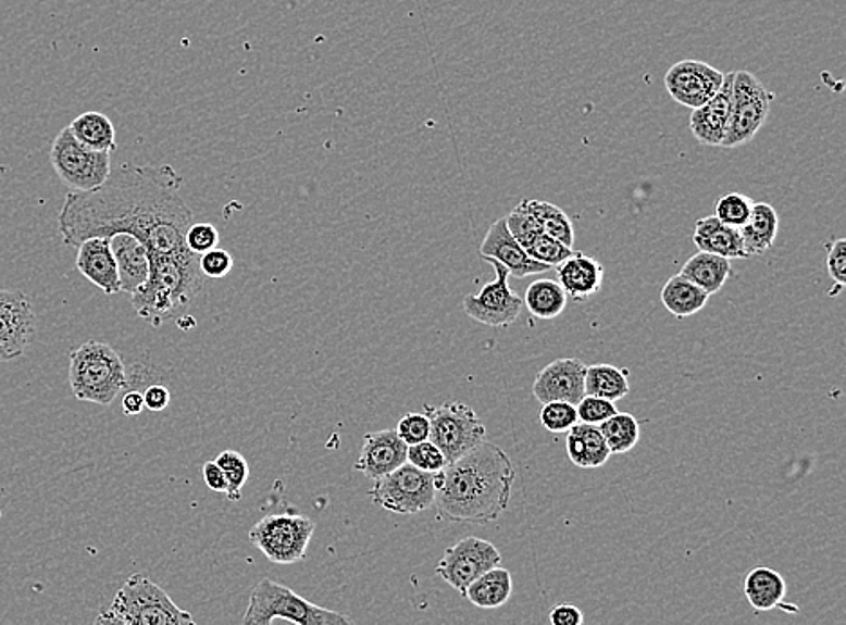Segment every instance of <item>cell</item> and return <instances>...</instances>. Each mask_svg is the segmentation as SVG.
<instances>
[{"instance_id": "cell-1", "label": "cell", "mask_w": 846, "mask_h": 625, "mask_svg": "<svg viewBox=\"0 0 846 625\" xmlns=\"http://www.w3.org/2000/svg\"><path fill=\"white\" fill-rule=\"evenodd\" d=\"M181 186L183 177L170 164H122L98 188L67 193L59 215L60 235L71 248L90 237L127 233L150 254L186 252L194 213L181 197Z\"/></svg>"}, {"instance_id": "cell-2", "label": "cell", "mask_w": 846, "mask_h": 625, "mask_svg": "<svg viewBox=\"0 0 846 625\" xmlns=\"http://www.w3.org/2000/svg\"><path fill=\"white\" fill-rule=\"evenodd\" d=\"M514 478L517 471L511 458L484 440L435 473L434 504L446 520L487 525L508 510Z\"/></svg>"}, {"instance_id": "cell-3", "label": "cell", "mask_w": 846, "mask_h": 625, "mask_svg": "<svg viewBox=\"0 0 846 625\" xmlns=\"http://www.w3.org/2000/svg\"><path fill=\"white\" fill-rule=\"evenodd\" d=\"M202 285L204 274L196 252L150 254L149 279L133 295L134 311L158 328L166 321L177 320L181 312L196 300Z\"/></svg>"}, {"instance_id": "cell-4", "label": "cell", "mask_w": 846, "mask_h": 625, "mask_svg": "<svg viewBox=\"0 0 846 625\" xmlns=\"http://www.w3.org/2000/svg\"><path fill=\"white\" fill-rule=\"evenodd\" d=\"M96 624L196 625V621L152 578L134 573L120 588L112 604L101 611Z\"/></svg>"}, {"instance_id": "cell-5", "label": "cell", "mask_w": 846, "mask_h": 625, "mask_svg": "<svg viewBox=\"0 0 846 625\" xmlns=\"http://www.w3.org/2000/svg\"><path fill=\"white\" fill-rule=\"evenodd\" d=\"M70 384L82 402L111 405L128 386L127 370L111 345L90 339L71 352Z\"/></svg>"}, {"instance_id": "cell-6", "label": "cell", "mask_w": 846, "mask_h": 625, "mask_svg": "<svg viewBox=\"0 0 846 625\" xmlns=\"http://www.w3.org/2000/svg\"><path fill=\"white\" fill-rule=\"evenodd\" d=\"M275 621L297 625H347L349 616L312 604L284 584L262 578L249 597L244 625H270Z\"/></svg>"}, {"instance_id": "cell-7", "label": "cell", "mask_w": 846, "mask_h": 625, "mask_svg": "<svg viewBox=\"0 0 846 625\" xmlns=\"http://www.w3.org/2000/svg\"><path fill=\"white\" fill-rule=\"evenodd\" d=\"M424 415L430 421L428 440L439 447L448 463L456 462L486 440V426L471 405L462 402H446L439 408L424 405Z\"/></svg>"}, {"instance_id": "cell-8", "label": "cell", "mask_w": 846, "mask_h": 625, "mask_svg": "<svg viewBox=\"0 0 846 625\" xmlns=\"http://www.w3.org/2000/svg\"><path fill=\"white\" fill-rule=\"evenodd\" d=\"M51 164L54 174L70 191H90L105 183L111 175V152L84 147L65 126L51 145Z\"/></svg>"}, {"instance_id": "cell-9", "label": "cell", "mask_w": 846, "mask_h": 625, "mask_svg": "<svg viewBox=\"0 0 846 625\" xmlns=\"http://www.w3.org/2000/svg\"><path fill=\"white\" fill-rule=\"evenodd\" d=\"M314 521L300 514H270L249 530V541L275 564L300 563L308 555Z\"/></svg>"}, {"instance_id": "cell-10", "label": "cell", "mask_w": 846, "mask_h": 625, "mask_svg": "<svg viewBox=\"0 0 846 625\" xmlns=\"http://www.w3.org/2000/svg\"><path fill=\"white\" fill-rule=\"evenodd\" d=\"M772 100L774 95L763 87L755 74L749 71L735 73L730 125L720 148H738L751 141L768 120Z\"/></svg>"}, {"instance_id": "cell-11", "label": "cell", "mask_w": 846, "mask_h": 625, "mask_svg": "<svg viewBox=\"0 0 846 625\" xmlns=\"http://www.w3.org/2000/svg\"><path fill=\"white\" fill-rule=\"evenodd\" d=\"M372 503L394 514H419L435 503V474L402 463L371 489Z\"/></svg>"}, {"instance_id": "cell-12", "label": "cell", "mask_w": 846, "mask_h": 625, "mask_svg": "<svg viewBox=\"0 0 846 625\" xmlns=\"http://www.w3.org/2000/svg\"><path fill=\"white\" fill-rule=\"evenodd\" d=\"M502 564V555L493 542L481 537H464L453 547L446 548L435 572L451 588L464 595L473 580Z\"/></svg>"}, {"instance_id": "cell-13", "label": "cell", "mask_w": 846, "mask_h": 625, "mask_svg": "<svg viewBox=\"0 0 846 625\" xmlns=\"http://www.w3.org/2000/svg\"><path fill=\"white\" fill-rule=\"evenodd\" d=\"M484 260L492 263L495 268V279L492 284L484 285L481 292L465 296L462 301L464 312L471 320L478 321L482 325L495 326V328L513 325L524 311V300L509 289L511 274L508 268L493 258H484Z\"/></svg>"}, {"instance_id": "cell-14", "label": "cell", "mask_w": 846, "mask_h": 625, "mask_svg": "<svg viewBox=\"0 0 846 625\" xmlns=\"http://www.w3.org/2000/svg\"><path fill=\"white\" fill-rule=\"evenodd\" d=\"M37 328L32 301L21 290H0V363L24 355Z\"/></svg>"}, {"instance_id": "cell-15", "label": "cell", "mask_w": 846, "mask_h": 625, "mask_svg": "<svg viewBox=\"0 0 846 625\" xmlns=\"http://www.w3.org/2000/svg\"><path fill=\"white\" fill-rule=\"evenodd\" d=\"M724 73L706 62L683 60L664 76L668 95L688 109H698L711 100L724 84Z\"/></svg>"}, {"instance_id": "cell-16", "label": "cell", "mask_w": 846, "mask_h": 625, "mask_svg": "<svg viewBox=\"0 0 846 625\" xmlns=\"http://www.w3.org/2000/svg\"><path fill=\"white\" fill-rule=\"evenodd\" d=\"M585 374L587 364L580 359H556L536 375L533 395L539 404L561 400L576 405L585 397Z\"/></svg>"}, {"instance_id": "cell-17", "label": "cell", "mask_w": 846, "mask_h": 625, "mask_svg": "<svg viewBox=\"0 0 846 625\" xmlns=\"http://www.w3.org/2000/svg\"><path fill=\"white\" fill-rule=\"evenodd\" d=\"M481 257L493 258V260L502 263L503 267L508 268L509 274H513L517 278L549 273L552 268L547 263L538 262L525 252V249L517 242V238L509 232L506 216L493 222L492 227L487 229L486 237L481 243Z\"/></svg>"}, {"instance_id": "cell-18", "label": "cell", "mask_w": 846, "mask_h": 625, "mask_svg": "<svg viewBox=\"0 0 846 625\" xmlns=\"http://www.w3.org/2000/svg\"><path fill=\"white\" fill-rule=\"evenodd\" d=\"M408 446L399 438L396 429L366 433L363 437L360 460L356 462V471L365 478L376 482L383 478L402 463H407Z\"/></svg>"}, {"instance_id": "cell-19", "label": "cell", "mask_w": 846, "mask_h": 625, "mask_svg": "<svg viewBox=\"0 0 846 625\" xmlns=\"http://www.w3.org/2000/svg\"><path fill=\"white\" fill-rule=\"evenodd\" d=\"M76 268L105 295H120V274L109 237H90L78 246Z\"/></svg>"}, {"instance_id": "cell-20", "label": "cell", "mask_w": 846, "mask_h": 625, "mask_svg": "<svg viewBox=\"0 0 846 625\" xmlns=\"http://www.w3.org/2000/svg\"><path fill=\"white\" fill-rule=\"evenodd\" d=\"M735 73L725 74L724 84L719 92L706 101L702 107L693 109L689 128L698 142L706 147H720L730 125L731 95H733Z\"/></svg>"}, {"instance_id": "cell-21", "label": "cell", "mask_w": 846, "mask_h": 625, "mask_svg": "<svg viewBox=\"0 0 846 625\" xmlns=\"http://www.w3.org/2000/svg\"><path fill=\"white\" fill-rule=\"evenodd\" d=\"M112 254L116 258L117 274L122 292L133 296L144 287L150 274V251L141 240L127 235L116 233L109 237Z\"/></svg>"}, {"instance_id": "cell-22", "label": "cell", "mask_w": 846, "mask_h": 625, "mask_svg": "<svg viewBox=\"0 0 846 625\" xmlns=\"http://www.w3.org/2000/svg\"><path fill=\"white\" fill-rule=\"evenodd\" d=\"M558 284L563 287L567 296L574 301H585L598 295L604 285L605 268L596 258L583 252H572L571 257L556 267Z\"/></svg>"}, {"instance_id": "cell-23", "label": "cell", "mask_w": 846, "mask_h": 625, "mask_svg": "<svg viewBox=\"0 0 846 625\" xmlns=\"http://www.w3.org/2000/svg\"><path fill=\"white\" fill-rule=\"evenodd\" d=\"M744 593L749 604L757 611H772L783 608L787 613H798L794 605L783 604L787 595L785 578L768 566L752 567L744 578Z\"/></svg>"}, {"instance_id": "cell-24", "label": "cell", "mask_w": 846, "mask_h": 625, "mask_svg": "<svg viewBox=\"0 0 846 625\" xmlns=\"http://www.w3.org/2000/svg\"><path fill=\"white\" fill-rule=\"evenodd\" d=\"M567 454L576 467L599 468L612 457L599 426L577 422L567 432Z\"/></svg>"}, {"instance_id": "cell-25", "label": "cell", "mask_w": 846, "mask_h": 625, "mask_svg": "<svg viewBox=\"0 0 846 625\" xmlns=\"http://www.w3.org/2000/svg\"><path fill=\"white\" fill-rule=\"evenodd\" d=\"M693 242L698 251L713 252L727 260L747 257L744 240H742L741 229L731 227L724 222H720L717 216H704L695 224L693 233Z\"/></svg>"}, {"instance_id": "cell-26", "label": "cell", "mask_w": 846, "mask_h": 625, "mask_svg": "<svg viewBox=\"0 0 846 625\" xmlns=\"http://www.w3.org/2000/svg\"><path fill=\"white\" fill-rule=\"evenodd\" d=\"M513 595V575L506 567L495 566L465 589L464 597L481 610H497Z\"/></svg>"}, {"instance_id": "cell-27", "label": "cell", "mask_w": 846, "mask_h": 625, "mask_svg": "<svg viewBox=\"0 0 846 625\" xmlns=\"http://www.w3.org/2000/svg\"><path fill=\"white\" fill-rule=\"evenodd\" d=\"M777 213L768 202H755L751 216L741 227L742 240L747 257H758L772 248L777 237Z\"/></svg>"}, {"instance_id": "cell-28", "label": "cell", "mask_w": 846, "mask_h": 625, "mask_svg": "<svg viewBox=\"0 0 846 625\" xmlns=\"http://www.w3.org/2000/svg\"><path fill=\"white\" fill-rule=\"evenodd\" d=\"M681 274L711 296L722 290L725 282L733 274V268L727 258L719 257L713 252L698 251L684 263Z\"/></svg>"}, {"instance_id": "cell-29", "label": "cell", "mask_w": 846, "mask_h": 625, "mask_svg": "<svg viewBox=\"0 0 846 625\" xmlns=\"http://www.w3.org/2000/svg\"><path fill=\"white\" fill-rule=\"evenodd\" d=\"M661 301L670 314L675 315L677 320H684L702 311L704 307L708 305L709 295L679 273L662 287Z\"/></svg>"}, {"instance_id": "cell-30", "label": "cell", "mask_w": 846, "mask_h": 625, "mask_svg": "<svg viewBox=\"0 0 846 625\" xmlns=\"http://www.w3.org/2000/svg\"><path fill=\"white\" fill-rule=\"evenodd\" d=\"M70 130L84 147L100 152H114L117 148L116 128L111 117L101 112H85L71 123Z\"/></svg>"}, {"instance_id": "cell-31", "label": "cell", "mask_w": 846, "mask_h": 625, "mask_svg": "<svg viewBox=\"0 0 846 625\" xmlns=\"http://www.w3.org/2000/svg\"><path fill=\"white\" fill-rule=\"evenodd\" d=\"M630 393V372L618 368L614 364H593L587 366L585 374V395H594L601 399H624Z\"/></svg>"}, {"instance_id": "cell-32", "label": "cell", "mask_w": 846, "mask_h": 625, "mask_svg": "<svg viewBox=\"0 0 846 625\" xmlns=\"http://www.w3.org/2000/svg\"><path fill=\"white\" fill-rule=\"evenodd\" d=\"M565 290L555 279H536L525 290L524 305L538 320H555L567 307Z\"/></svg>"}, {"instance_id": "cell-33", "label": "cell", "mask_w": 846, "mask_h": 625, "mask_svg": "<svg viewBox=\"0 0 846 625\" xmlns=\"http://www.w3.org/2000/svg\"><path fill=\"white\" fill-rule=\"evenodd\" d=\"M520 205L535 218L545 235L556 238L567 248L574 246V227L571 218L561 208L544 200H522Z\"/></svg>"}, {"instance_id": "cell-34", "label": "cell", "mask_w": 846, "mask_h": 625, "mask_svg": "<svg viewBox=\"0 0 846 625\" xmlns=\"http://www.w3.org/2000/svg\"><path fill=\"white\" fill-rule=\"evenodd\" d=\"M599 429L604 433L605 441L609 446L612 454H624L637 446L639 441L640 429L639 422L630 413H615L609 421L599 424Z\"/></svg>"}, {"instance_id": "cell-35", "label": "cell", "mask_w": 846, "mask_h": 625, "mask_svg": "<svg viewBox=\"0 0 846 625\" xmlns=\"http://www.w3.org/2000/svg\"><path fill=\"white\" fill-rule=\"evenodd\" d=\"M752 205H755V200L751 197L733 191V193L722 195L714 202V216L727 226L741 229L746 224L747 218L751 216Z\"/></svg>"}, {"instance_id": "cell-36", "label": "cell", "mask_w": 846, "mask_h": 625, "mask_svg": "<svg viewBox=\"0 0 846 625\" xmlns=\"http://www.w3.org/2000/svg\"><path fill=\"white\" fill-rule=\"evenodd\" d=\"M219 467L223 468L226 482H228V495L229 500L238 501L242 496L244 485L248 484L249 478V465L246 462V458L237 451H224L215 458Z\"/></svg>"}, {"instance_id": "cell-37", "label": "cell", "mask_w": 846, "mask_h": 625, "mask_svg": "<svg viewBox=\"0 0 846 625\" xmlns=\"http://www.w3.org/2000/svg\"><path fill=\"white\" fill-rule=\"evenodd\" d=\"M539 422L547 432L556 433V435L567 433L580 422L577 421L576 405L571 404V402H561V400L542 404Z\"/></svg>"}, {"instance_id": "cell-38", "label": "cell", "mask_w": 846, "mask_h": 625, "mask_svg": "<svg viewBox=\"0 0 846 625\" xmlns=\"http://www.w3.org/2000/svg\"><path fill=\"white\" fill-rule=\"evenodd\" d=\"M525 252H527L531 258L538 260V262L547 263V265L555 268L558 267L565 258L571 257L574 251H572V248H567L563 243L558 242L556 238L549 237V235H545V233H539V235H536L535 240L525 248Z\"/></svg>"}, {"instance_id": "cell-39", "label": "cell", "mask_w": 846, "mask_h": 625, "mask_svg": "<svg viewBox=\"0 0 846 625\" xmlns=\"http://www.w3.org/2000/svg\"><path fill=\"white\" fill-rule=\"evenodd\" d=\"M407 462L413 467L426 471V473H439L448 465L445 454L440 452L439 447L430 440L419 441L413 446H408Z\"/></svg>"}, {"instance_id": "cell-40", "label": "cell", "mask_w": 846, "mask_h": 625, "mask_svg": "<svg viewBox=\"0 0 846 625\" xmlns=\"http://www.w3.org/2000/svg\"><path fill=\"white\" fill-rule=\"evenodd\" d=\"M577 421L585 422V424H594L599 426L605 421H609L610 416L618 413L615 402L612 400L601 399V397H594V395H585L576 404Z\"/></svg>"}, {"instance_id": "cell-41", "label": "cell", "mask_w": 846, "mask_h": 625, "mask_svg": "<svg viewBox=\"0 0 846 625\" xmlns=\"http://www.w3.org/2000/svg\"><path fill=\"white\" fill-rule=\"evenodd\" d=\"M826 271L834 282V287L829 290L831 298H836L846 285V240L836 238L834 242L829 243V254H826Z\"/></svg>"}, {"instance_id": "cell-42", "label": "cell", "mask_w": 846, "mask_h": 625, "mask_svg": "<svg viewBox=\"0 0 846 625\" xmlns=\"http://www.w3.org/2000/svg\"><path fill=\"white\" fill-rule=\"evenodd\" d=\"M219 240H221V235H219L217 227L208 224V222L190 224L185 235L186 248L196 254H202V252L217 248Z\"/></svg>"}, {"instance_id": "cell-43", "label": "cell", "mask_w": 846, "mask_h": 625, "mask_svg": "<svg viewBox=\"0 0 846 625\" xmlns=\"http://www.w3.org/2000/svg\"><path fill=\"white\" fill-rule=\"evenodd\" d=\"M199 267L204 278L221 279L228 276L233 268V258L226 249L213 248L199 254Z\"/></svg>"}, {"instance_id": "cell-44", "label": "cell", "mask_w": 846, "mask_h": 625, "mask_svg": "<svg viewBox=\"0 0 846 625\" xmlns=\"http://www.w3.org/2000/svg\"><path fill=\"white\" fill-rule=\"evenodd\" d=\"M397 435L407 446H413L419 441L428 440L430 421L424 413H408L402 416L396 427Z\"/></svg>"}, {"instance_id": "cell-45", "label": "cell", "mask_w": 846, "mask_h": 625, "mask_svg": "<svg viewBox=\"0 0 846 625\" xmlns=\"http://www.w3.org/2000/svg\"><path fill=\"white\" fill-rule=\"evenodd\" d=\"M144 399L145 410L154 411V413H158V411H163L169 408L170 400H172V395H170L169 388H166V386L154 384V386H149V388L145 389Z\"/></svg>"}, {"instance_id": "cell-46", "label": "cell", "mask_w": 846, "mask_h": 625, "mask_svg": "<svg viewBox=\"0 0 846 625\" xmlns=\"http://www.w3.org/2000/svg\"><path fill=\"white\" fill-rule=\"evenodd\" d=\"M549 621L552 625H582L583 613L576 605L560 604L552 608Z\"/></svg>"}, {"instance_id": "cell-47", "label": "cell", "mask_w": 846, "mask_h": 625, "mask_svg": "<svg viewBox=\"0 0 846 625\" xmlns=\"http://www.w3.org/2000/svg\"><path fill=\"white\" fill-rule=\"evenodd\" d=\"M202 479H204V484H207L208 489L213 490V492H224V495H226V490H228V482H226V476H224L223 468L219 467L215 460H213V462H207L204 465H202Z\"/></svg>"}, {"instance_id": "cell-48", "label": "cell", "mask_w": 846, "mask_h": 625, "mask_svg": "<svg viewBox=\"0 0 846 625\" xmlns=\"http://www.w3.org/2000/svg\"><path fill=\"white\" fill-rule=\"evenodd\" d=\"M122 408L123 413L127 416L139 415L141 411H145L144 393H139V391H127V393L123 395Z\"/></svg>"}]
</instances>
